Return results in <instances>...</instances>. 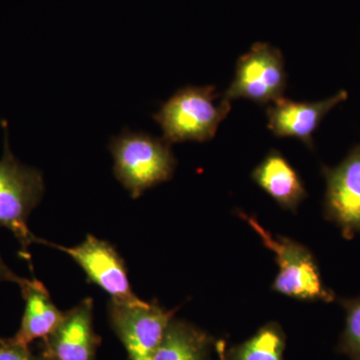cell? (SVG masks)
<instances>
[{"mask_svg":"<svg viewBox=\"0 0 360 360\" xmlns=\"http://www.w3.org/2000/svg\"><path fill=\"white\" fill-rule=\"evenodd\" d=\"M231 110V101L217 94L213 85L182 87L153 115L169 144L206 142L217 134Z\"/></svg>","mask_w":360,"mask_h":360,"instance_id":"6da1fadb","label":"cell"},{"mask_svg":"<svg viewBox=\"0 0 360 360\" xmlns=\"http://www.w3.org/2000/svg\"><path fill=\"white\" fill-rule=\"evenodd\" d=\"M108 148L116 179L134 200L174 176L176 158L163 139L127 129L111 137Z\"/></svg>","mask_w":360,"mask_h":360,"instance_id":"7a4b0ae2","label":"cell"},{"mask_svg":"<svg viewBox=\"0 0 360 360\" xmlns=\"http://www.w3.org/2000/svg\"><path fill=\"white\" fill-rule=\"evenodd\" d=\"M4 148L0 160V226L6 227L20 245V255L32 262L30 246L42 245L28 227V219L44 193V180L37 168L22 165L11 153L8 130L4 122Z\"/></svg>","mask_w":360,"mask_h":360,"instance_id":"3957f363","label":"cell"},{"mask_svg":"<svg viewBox=\"0 0 360 360\" xmlns=\"http://www.w3.org/2000/svg\"><path fill=\"white\" fill-rule=\"evenodd\" d=\"M238 214L257 232L264 245L276 255L279 271L272 284V290L295 300L335 302V293L324 285L319 265L305 246L283 236L274 238L258 222L257 217L243 212H238Z\"/></svg>","mask_w":360,"mask_h":360,"instance_id":"277c9868","label":"cell"},{"mask_svg":"<svg viewBox=\"0 0 360 360\" xmlns=\"http://www.w3.org/2000/svg\"><path fill=\"white\" fill-rule=\"evenodd\" d=\"M288 86L285 61L281 51L266 42H257L236 63V73L224 98H245L270 105L284 97Z\"/></svg>","mask_w":360,"mask_h":360,"instance_id":"5b68a950","label":"cell"},{"mask_svg":"<svg viewBox=\"0 0 360 360\" xmlns=\"http://www.w3.org/2000/svg\"><path fill=\"white\" fill-rule=\"evenodd\" d=\"M174 314L175 309L165 310L143 300L134 304L110 300L108 304L111 328L127 350L129 360L151 359Z\"/></svg>","mask_w":360,"mask_h":360,"instance_id":"8992f818","label":"cell"},{"mask_svg":"<svg viewBox=\"0 0 360 360\" xmlns=\"http://www.w3.org/2000/svg\"><path fill=\"white\" fill-rule=\"evenodd\" d=\"M44 245L70 255L84 270L89 283L96 284L116 302H141L132 291L124 260L112 245L94 236H87L80 245L66 248L44 240Z\"/></svg>","mask_w":360,"mask_h":360,"instance_id":"52a82bcc","label":"cell"},{"mask_svg":"<svg viewBox=\"0 0 360 360\" xmlns=\"http://www.w3.org/2000/svg\"><path fill=\"white\" fill-rule=\"evenodd\" d=\"M326 180L324 215L352 239L360 234V143L340 165L322 169Z\"/></svg>","mask_w":360,"mask_h":360,"instance_id":"ba28073f","label":"cell"},{"mask_svg":"<svg viewBox=\"0 0 360 360\" xmlns=\"http://www.w3.org/2000/svg\"><path fill=\"white\" fill-rule=\"evenodd\" d=\"M94 300L85 298L65 311L58 328L41 340L44 360H96L101 338L94 324Z\"/></svg>","mask_w":360,"mask_h":360,"instance_id":"9c48e42d","label":"cell"},{"mask_svg":"<svg viewBox=\"0 0 360 360\" xmlns=\"http://www.w3.org/2000/svg\"><path fill=\"white\" fill-rule=\"evenodd\" d=\"M347 98V90L319 101H295L283 97L267 108V127L277 137L295 139L314 149V135L322 120Z\"/></svg>","mask_w":360,"mask_h":360,"instance_id":"30bf717a","label":"cell"},{"mask_svg":"<svg viewBox=\"0 0 360 360\" xmlns=\"http://www.w3.org/2000/svg\"><path fill=\"white\" fill-rule=\"evenodd\" d=\"M251 179L283 210L295 212L307 196L295 168L283 153L272 149L253 169Z\"/></svg>","mask_w":360,"mask_h":360,"instance_id":"8fae6325","label":"cell"},{"mask_svg":"<svg viewBox=\"0 0 360 360\" xmlns=\"http://www.w3.org/2000/svg\"><path fill=\"white\" fill-rule=\"evenodd\" d=\"M25 302L20 329L13 340L30 347L37 340H44L60 323L65 312L60 311L44 284L37 279L26 278L20 285Z\"/></svg>","mask_w":360,"mask_h":360,"instance_id":"7c38bea8","label":"cell"},{"mask_svg":"<svg viewBox=\"0 0 360 360\" xmlns=\"http://www.w3.org/2000/svg\"><path fill=\"white\" fill-rule=\"evenodd\" d=\"M217 341L193 324L174 319L150 360H213Z\"/></svg>","mask_w":360,"mask_h":360,"instance_id":"4fadbf2b","label":"cell"},{"mask_svg":"<svg viewBox=\"0 0 360 360\" xmlns=\"http://www.w3.org/2000/svg\"><path fill=\"white\" fill-rule=\"evenodd\" d=\"M285 345L283 328L276 322H269L245 342L226 347L224 360H284Z\"/></svg>","mask_w":360,"mask_h":360,"instance_id":"5bb4252c","label":"cell"},{"mask_svg":"<svg viewBox=\"0 0 360 360\" xmlns=\"http://www.w3.org/2000/svg\"><path fill=\"white\" fill-rule=\"evenodd\" d=\"M345 311V326L338 341V354L349 360H360V295L340 300Z\"/></svg>","mask_w":360,"mask_h":360,"instance_id":"9a60e30c","label":"cell"},{"mask_svg":"<svg viewBox=\"0 0 360 360\" xmlns=\"http://www.w3.org/2000/svg\"><path fill=\"white\" fill-rule=\"evenodd\" d=\"M0 360H44L30 347L20 345L11 338H0Z\"/></svg>","mask_w":360,"mask_h":360,"instance_id":"2e32d148","label":"cell"},{"mask_svg":"<svg viewBox=\"0 0 360 360\" xmlns=\"http://www.w3.org/2000/svg\"><path fill=\"white\" fill-rule=\"evenodd\" d=\"M25 277L18 276V274L4 262V258H2L1 255H0V281L15 283L20 286L21 283H25Z\"/></svg>","mask_w":360,"mask_h":360,"instance_id":"e0dca14e","label":"cell"},{"mask_svg":"<svg viewBox=\"0 0 360 360\" xmlns=\"http://www.w3.org/2000/svg\"><path fill=\"white\" fill-rule=\"evenodd\" d=\"M226 349V341L221 340L217 341V352L219 354V360H224V352Z\"/></svg>","mask_w":360,"mask_h":360,"instance_id":"ac0fdd59","label":"cell"}]
</instances>
